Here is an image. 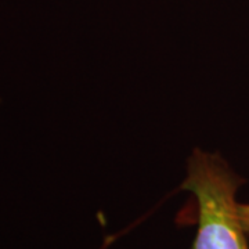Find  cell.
Returning <instances> with one entry per match:
<instances>
[{"instance_id":"cell-1","label":"cell","mask_w":249,"mask_h":249,"mask_svg":"<svg viewBox=\"0 0 249 249\" xmlns=\"http://www.w3.org/2000/svg\"><path fill=\"white\" fill-rule=\"evenodd\" d=\"M245 180L219 154L194 150L181 190L196 202V234L190 249H249L238 216L237 193Z\"/></svg>"},{"instance_id":"cell-2","label":"cell","mask_w":249,"mask_h":249,"mask_svg":"<svg viewBox=\"0 0 249 249\" xmlns=\"http://www.w3.org/2000/svg\"><path fill=\"white\" fill-rule=\"evenodd\" d=\"M238 216L244 230L249 234V204H238Z\"/></svg>"}]
</instances>
